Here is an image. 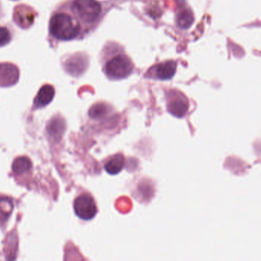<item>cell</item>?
Segmentation results:
<instances>
[{"label": "cell", "mask_w": 261, "mask_h": 261, "mask_svg": "<svg viewBox=\"0 0 261 261\" xmlns=\"http://www.w3.org/2000/svg\"><path fill=\"white\" fill-rule=\"evenodd\" d=\"M49 29L51 34L60 40H71L80 33V27L77 21L65 13L55 15L50 21Z\"/></svg>", "instance_id": "obj_1"}, {"label": "cell", "mask_w": 261, "mask_h": 261, "mask_svg": "<svg viewBox=\"0 0 261 261\" xmlns=\"http://www.w3.org/2000/svg\"><path fill=\"white\" fill-rule=\"evenodd\" d=\"M134 65L132 61L123 53L117 50L105 64V72L111 80L126 79L132 73Z\"/></svg>", "instance_id": "obj_2"}, {"label": "cell", "mask_w": 261, "mask_h": 261, "mask_svg": "<svg viewBox=\"0 0 261 261\" xmlns=\"http://www.w3.org/2000/svg\"><path fill=\"white\" fill-rule=\"evenodd\" d=\"M73 10L88 23L96 22L101 14V6L96 0H74Z\"/></svg>", "instance_id": "obj_3"}, {"label": "cell", "mask_w": 261, "mask_h": 261, "mask_svg": "<svg viewBox=\"0 0 261 261\" xmlns=\"http://www.w3.org/2000/svg\"><path fill=\"white\" fill-rule=\"evenodd\" d=\"M166 108L168 112L174 117L182 118L189 111V100L182 93L172 90L166 95Z\"/></svg>", "instance_id": "obj_4"}, {"label": "cell", "mask_w": 261, "mask_h": 261, "mask_svg": "<svg viewBox=\"0 0 261 261\" xmlns=\"http://www.w3.org/2000/svg\"><path fill=\"white\" fill-rule=\"evenodd\" d=\"M74 212L77 217L85 221L94 218L97 212V204L92 196L88 194L79 195L74 202Z\"/></svg>", "instance_id": "obj_5"}, {"label": "cell", "mask_w": 261, "mask_h": 261, "mask_svg": "<svg viewBox=\"0 0 261 261\" xmlns=\"http://www.w3.org/2000/svg\"><path fill=\"white\" fill-rule=\"evenodd\" d=\"M177 63L175 61H167L154 65L149 71L151 77L159 80H169L176 71Z\"/></svg>", "instance_id": "obj_6"}, {"label": "cell", "mask_w": 261, "mask_h": 261, "mask_svg": "<svg viewBox=\"0 0 261 261\" xmlns=\"http://www.w3.org/2000/svg\"><path fill=\"white\" fill-rule=\"evenodd\" d=\"M19 79L17 68L11 64L0 65V85H11Z\"/></svg>", "instance_id": "obj_7"}, {"label": "cell", "mask_w": 261, "mask_h": 261, "mask_svg": "<svg viewBox=\"0 0 261 261\" xmlns=\"http://www.w3.org/2000/svg\"><path fill=\"white\" fill-rule=\"evenodd\" d=\"M55 89L51 85H46L42 87L39 90L36 99H35V105L36 108H40L46 106L51 103L54 98Z\"/></svg>", "instance_id": "obj_8"}, {"label": "cell", "mask_w": 261, "mask_h": 261, "mask_svg": "<svg viewBox=\"0 0 261 261\" xmlns=\"http://www.w3.org/2000/svg\"><path fill=\"white\" fill-rule=\"evenodd\" d=\"M125 166V158L123 154H116L111 157L106 164L105 169L110 175H117L120 173Z\"/></svg>", "instance_id": "obj_9"}, {"label": "cell", "mask_w": 261, "mask_h": 261, "mask_svg": "<svg viewBox=\"0 0 261 261\" xmlns=\"http://www.w3.org/2000/svg\"><path fill=\"white\" fill-rule=\"evenodd\" d=\"M32 166L33 165H32L30 159L22 156L15 160L12 168H13V172L16 175H22L30 170Z\"/></svg>", "instance_id": "obj_10"}, {"label": "cell", "mask_w": 261, "mask_h": 261, "mask_svg": "<svg viewBox=\"0 0 261 261\" xmlns=\"http://www.w3.org/2000/svg\"><path fill=\"white\" fill-rule=\"evenodd\" d=\"M13 210V204L11 200L7 198H0V222L7 221Z\"/></svg>", "instance_id": "obj_11"}, {"label": "cell", "mask_w": 261, "mask_h": 261, "mask_svg": "<svg viewBox=\"0 0 261 261\" xmlns=\"http://www.w3.org/2000/svg\"><path fill=\"white\" fill-rule=\"evenodd\" d=\"M193 15L189 10H184L177 16V24L182 29H188L193 22Z\"/></svg>", "instance_id": "obj_12"}, {"label": "cell", "mask_w": 261, "mask_h": 261, "mask_svg": "<svg viewBox=\"0 0 261 261\" xmlns=\"http://www.w3.org/2000/svg\"><path fill=\"white\" fill-rule=\"evenodd\" d=\"M108 111V108L103 103H97L91 108L89 111V116L91 118L97 119L105 116Z\"/></svg>", "instance_id": "obj_13"}, {"label": "cell", "mask_w": 261, "mask_h": 261, "mask_svg": "<svg viewBox=\"0 0 261 261\" xmlns=\"http://www.w3.org/2000/svg\"><path fill=\"white\" fill-rule=\"evenodd\" d=\"M11 40V35L7 29L0 27V46L7 45Z\"/></svg>", "instance_id": "obj_14"}]
</instances>
